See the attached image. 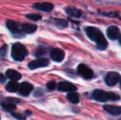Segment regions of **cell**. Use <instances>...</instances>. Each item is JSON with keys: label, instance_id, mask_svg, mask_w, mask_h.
I'll use <instances>...</instances> for the list:
<instances>
[{"label": "cell", "instance_id": "6da1fadb", "mask_svg": "<svg viewBox=\"0 0 121 120\" xmlns=\"http://www.w3.org/2000/svg\"><path fill=\"white\" fill-rule=\"evenodd\" d=\"M86 33L91 40L96 41L99 50H105L107 47L108 44H107L106 40L99 29L92 27V26H88L86 28Z\"/></svg>", "mask_w": 121, "mask_h": 120}, {"label": "cell", "instance_id": "7a4b0ae2", "mask_svg": "<svg viewBox=\"0 0 121 120\" xmlns=\"http://www.w3.org/2000/svg\"><path fill=\"white\" fill-rule=\"evenodd\" d=\"M27 54H28V51H27L26 48L21 43L14 44L12 47L11 55L13 59L16 61L21 62V61L24 60Z\"/></svg>", "mask_w": 121, "mask_h": 120}, {"label": "cell", "instance_id": "3957f363", "mask_svg": "<svg viewBox=\"0 0 121 120\" xmlns=\"http://www.w3.org/2000/svg\"><path fill=\"white\" fill-rule=\"evenodd\" d=\"M93 97L97 101L105 102L107 100H118L120 97L117 94L113 92H106L102 90H96L93 92Z\"/></svg>", "mask_w": 121, "mask_h": 120}, {"label": "cell", "instance_id": "277c9868", "mask_svg": "<svg viewBox=\"0 0 121 120\" xmlns=\"http://www.w3.org/2000/svg\"><path fill=\"white\" fill-rule=\"evenodd\" d=\"M78 73L84 79H91L93 77V72L90 67L85 64H80L78 67Z\"/></svg>", "mask_w": 121, "mask_h": 120}, {"label": "cell", "instance_id": "5b68a950", "mask_svg": "<svg viewBox=\"0 0 121 120\" xmlns=\"http://www.w3.org/2000/svg\"><path fill=\"white\" fill-rule=\"evenodd\" d=\"M120 80V76L118 72H108L105 76V83L106 85H108L109 87H112V86L116 85L119 82V81Z\"/></svg>", "mask_w": 121, "mask_h": 120}, {"label": "cell", "instance_id": "8992f818", "mask_svg": "<svg viewBox=\"0 0 121 120\" xmlns=\"http://www.w3.org/2000/svg\"><path fill=\"white\" fill-rule=\"evenodd\" d=\"M49 64V61L45 58H40L35 60H33L28 63V67L30 69H36L39 67H47Z\"/></svg>", "mask_w": 121, "mask_h": 120}, {"label": "cell", "instance_id": "52a82bcc", "mask_svg": "<svg viewBox=\"0 0 121 120\" xmlns=\"http://www.w3.org/2000/svg\"><path fill=\"white\" fill-rule=\"evenodd\" d=\"M58 90L64 92H74L77 90V87L73 84L69 82H60L58 84Z\"/></svg>", "mask_w": 121, "mask_h": 120}, {"label": "cell", "instance_id": "ba28073f", "mask_svg": "<svg viewBox=\"0 0 121 120\" xmlns=\"http://www.w3.org/2000/svg\"><path fill=\"white\" fill-rule=\"evenodd\" d=\"M32 90H33V86L30 83H29V82H24L20 84L18 92H19V94L21 95L27 96L30 95V93L31 92Z\"/></svg>", "mask_w": 121, "mask_h": 120}, {"label": "cell", "instance_id": "9c48e42d", "mask_svg": "<svg viewBox=\"0 0 121 120\" xmlns=\"http://www.w3.org/2000/svg\"><path fill=\"white\" fill-rule=\"evenodd\" d=\"M64 52L60 49H53L50 52V58L55 62H61L64 58Z\"/></svg>", "mask_w": 121, "mask_h": 120}, {"label": "cell", "instance_id": "30bf717a", "mask_svg": "<svg viewBox=\"0 0 121 120\" xmlns=\"http://www.w3.org/2000/svg\"><path fill=\"white\" fill-rule=\"evenodd\" d=\"M33 7L35 9H37V10H40V11H43V12H50L51 10L54 8V6H53L52 3H34L33 4Z\"/></svg>", "mask_w": 121, "mask_h": 120}, {"label": "cell", "instance_id": "8fae6325", "mask_svg": "<svg viewBox=\"0 0 121 120\" xmlns=\"http://www.w3.org/2000/svg\"><path fill=\"white\" fill-rule=\"evenodd\" d=\"M107 36L110 40H117L120 38V30L117 26H111L107 29Z\"/></svg>", "mask_w": 121, "mask_h": 120}, {"label": "cell", "instance_id": "7c38bea8", "mask_svg": "<svg viewBox=\"0 0 121 120\" xmlns=\"http://www.w3.org/2000/svg\"><path fill=\"white\" fill-rule=\"evenodd\" d=\"M104 109L109 113V114H112V115H120L121 114V106H116V105H107L104 106Z\"/></svg>", "mask_w": 121, "mask_h": 120}, {"label": "cell", "instance_id": "4fadbf2b", "mask_svg": "<svg viewBox=\"0 0 121 120\" xmlns=\"http://www.w3.org/2000/svg\"><path fill=\"white\" fill-rule=\"evenodd\" d=\"M0 105H1V107L3 108V110L7 111V112H13V111H14L17 108L16 104H15L14 103L10 102V101L6 100V99H5L4 101H3V102H1Z\"/></svg>", "mask_w": 121, "mask_h": 120}, {"label": "cell", "instance_id": "5bb4252c", "mask_svg": "<svg viewBox=\"0 0 121 120\" xmlns=\"http://www.w3.org/2000/svg\"><path fill=\"white\" fill-rule=\"evenodd\" d=\"M36 29H37V26L35 24H31V23H23V24H22L21 30L23 32H25V33L27 34L34 33L36 30Z\"/></svg>", "mask_w": 121, "mask_h": 120}, {"label": "cell", "instance_id": "9a60e30c", "mask_svg": "<svg viewBox=\"0 0 121 120\" xmlns=\"http://www.w3.org/2000/svg\"><path fill=\"white\" fill-rule=\"evenodd\" d=\"M6 75L10 80L13 81H18L22 78V75L17 71L13 70V69H8L6 72Z\"/></svg>", "mask_w": 121, "mask_h": 120}, {"label": "cell", "instance_id": "2e32d148", "mask_svg": "<svg viewBox=\"0 0 121 120\" xmlns=\"http://www.w3.org/2000/svg\"><path fill=\"white\" fill-rule=\"evenodd\" d=\"M7 27L8 28V30L13 34H17L20 32V30L18 28V26L14 21H12V20H8L6 22Z\"/></svg>", "mask_w": 121, "mask_h": 120}, {"label": "cell", "instance_id": "e0dca14e", "mask_svg": "<svg viewBox=\"0 0 121 120\" xmlns=\"http://www.w3.org/2000/svg\"><path fill=\"white\" fill-rule=\"evenodd\" d=\"M19 84L17 82V81L11 80L6 85V90L9 92H16L19 90Z\"/></svg>", "mask_w": 121, "mask_h": 120}, {"label": "cell", "instance_id": "ac0fdd59", "mask_svg": "<svg viewBox=\"0 0 121 120\" xmlns=\"http://www.w3.org/2000/svg\"><path fill=\"white\" fill-rule=\"evenodd\" d=\"M65 10L68 14L73 17H80L82 16V11L76 8H67Z\"/></svg>", "mask_w": 121, "mask_h": 120}, {"label": "cell", "instance_id": "d6986e66", "mask_svg": "<svg viewBox=\"0 0 121 120\" xmlns=\"http://www.w3.org/2000/svg\"><path fill=\"white\" fill-rule=\"evenodd\" d=\"M67 98L73 104H78L79 102V95L76 92H69L67 95Z\"/></svg>", "mask_w": 121, "mask_h": 120}, {"label": "cell", "instance_id": "ffe728a7", "mask_svg": "<svg viewBox=\"0 0 121 120\" xmlns=\"http://www.w3.org/2000/svg\"><path fill=\"white\" fill-rule=\"evenodd\" d=\"M46 54V49L44 47H39L35 50V51L34 52V55L35 57H40L43 56Z\"/></svg>", "mask_w": 121, "mask_h": 120}, {"label": "cell", "instance_id": "44dd1931", "mask_svg": "<svg viewBox=\"0 0 121 120\" xmlns=\"http://www.w3.org/2000/svg\"><path fill=\"white\" fill-rule=\"evenodd\" d=\"M26 17L28 18V19L31 20V21H39V20L41 19L42 17L40 16V14H36V13H31V14H27Z\"/></svg>", "mask_w": 121, "mask_h": 120}, {"label": "cell", "instance_id": "7402d4cb", "mask_svg": "<svg viewBox=\"0 0 121 120\" xmlns=\"http://www.w3.org/2000/svg\"><path fill=\"white\" fill-rule=\"evenodd\" d=\"M46 89L49 91H54V89H56L55 82H54V81H50V82H49L48 83L46 84Z\"/></svg>", "mask_w": 121, "mask_h": 120}, {"label": "cell", "instance_id": "603a6c76", "mask_svg": "<svg viewBox=\"0 0 121 120\" xmlns=\"http://www.w3.org/2000/svg\"><path fill=\"white\" fill-rule=\"evenodd\" d=\"M56 25L59 27H66L68 26V23L65 20H63V19H56Z\"/></svg>", "mask_w": 121, "mask_h": 120}, {"label": "cell", "instance_id": "cb8c5ba5", "mask_svg": "<svg viewBox=\"0 0 121 120\" xmlns=\"http://www.w3.org/2000/svg\"><path fill=\"white\" fill-rule=\"evenodd\" d=\"M12 116L15 118L16 119L18 120H26V116L22 114H18V113H12Z\"/></svg>", "mask_w": 121, "mask_h": 120}, {"label": "cell", "instance_id": "d4e9b609", "mask_svg": "<svg viewBox=\"0 0 121 120\" xmlns=\"http://www.w3.org/2000/svg\"><path fill=\"white\" fill-rule=\"evenodd\" d=\"M7 51V45H3L1 49H0V56H4Z\"/></svg>", "mask_w": 121, "mask_h": 120}, {"label": "cell", "instance_id": "484cf974", "mask_svg": "<svg viewBox=\"0 0 121 120\" xmlns=\"http://www.w3.org/2000/svg\"><path fill=\"white\" fill-rule=\"evenodd\" d=\"M6 100H8L10 102H13V103H19L20 102V99H15V98H7Z\"/></svg>", "mask_w": 121, "mask_h": 120}, {"label": "cell", "instance_id": "4316f807", "mask_svg": "<svg viewBox=\"0 0 121 120\" xmlns=\"http://www.w3.org/2000/svg\"><path fill=\"white\" fill-rule=\"evenodd\" d=\"M5 80H6V77H5V76L3 75V74L0 73V83H3V82H4Z\"/></svg>", "mask_w": 121, "mask_h": 120}, {"label": "cell", "instance_id": "83f0119b", "mask_svg": "<svg viewBox=\"0 0 121 120\" xmlns=\"http://www.w3.org/2000/svg\"><path fill=\"white\" fill-rule=\"evenodd\" d=\"M25 114H26V115L30 116V115H31V114H32V113L30 112V111H29V110H26V112H25Z\"/></svg>", "mask_w": 121, "mask_h": 120}, {"label": "cell", "instance_id": "f1b7e54d", "mask_svg": "<svg viewBox=\"0 0 121 120\" xmlns=\"http://www.w3.org/2000/svg\"><path fill=\"white\" fill-rule=\"evenodd\" d=\"M119 41H120V45H121V35L120 36V38H119Z\"/></svg>", "mask_w": 121, "mask_h": 120}, {"label": "cell", "instance_id": "f546056e", "mask_svg": "<svg viewBox=\"0 0 121 120\" xmlns=\"http://www.w3.org/2000/svg\"><path fill=\"white\" fill-rule=\"evenodd\" d=\"M120 87H121V77H120Z\"/></svg>", "mask_w": 121, "mask_h": 120}]
</instances>
